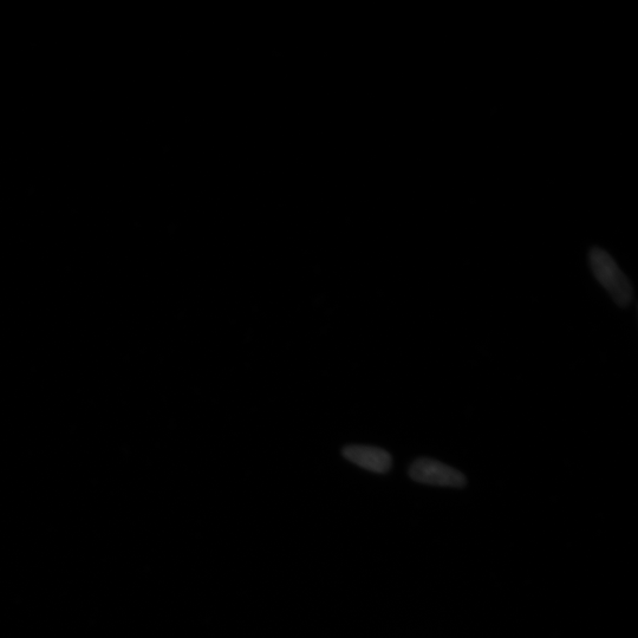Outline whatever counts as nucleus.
Returning <instances> with one entry per match:
<instances>
[{"mask_svg": "<svg viewBox=\"0 0 638 638\" xmlns=\"http://www.w3.org/2000/svg\"><path fill=\"white\" fill-rule=\"evenodd\" d=\"M345 459L364 470L384 474L392 468L393 460L384 449L368 446H348L343 449Z\"/></svg>", "mask_w": 638, "mask_h": 638, "instance_id": "obj_3", "label": "nucleus"}, {"mask_svg": "<svg viewBox=\"0 0 638 638\" xmlns=\"http://www.w3.org/2000/svg\"><path fill=\"white\" fill-rule=\"evenodd\" d=\"M589 259L591 270L597 281L609 292L618 305L628 307L633 302L634 291L628 278L613 257L604 250L595 247L591 250Z\"/></svg>", "mask_w": 638, "mask_h": 638, "instance_id": "obj_1", "label": "nucleus"}, {"mask_svg": "<svg viewBox=\"0 0 638 638\" xmlns=\"http://www.w3.org/2000/svg\"><path fill=\"white\" fill-rule=\"evenodd\" d=\"M409 475L418 483L442 487H464L465 475L442 462L432 459H419L409 468Z\"/></svg>", "mask_w": 638, "mask_h": 638, "instance_id": "obj_2", "label": "nucleus"}]
</instances>
